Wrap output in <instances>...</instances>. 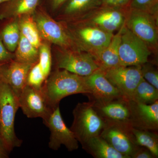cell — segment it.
Instances as JSON below:
<instances>
[{
	"mask_svg": "<svg viewBox=\"0 0 158 158\" xmlns=\"http://www.w3.org/2000/svg\"><path fill=\"white\" fill-rule=\"evenodd\" d=\"M46 78L38 62L33 65L29 71L27 85L37 89L42 88Z\"/></svg>",
	"mask_w": 158,
	"mask_h": 158,
	"instance_id": "obj_28",
	"label": "cell"
},
{
	"mask_svg": "<svg viewBox=\"0 0 158 158\" xmlns=\"http://www.w3.org/2000/svg\"><path fill=\"white\" fill-rule=\"evenodd\" d=\"M101 0H67L56 13L59 21H73L101 6Z\"/></svg>",
	"mask_w": 158,
	"mask_h": 158,
	"instance_id": "obj_18",
	"label": "cell"
},
{
	"mask_svg": "<svg viewBox=\"0 0 158 158\" xmlns=\"http://www.w3.org/2000/svg\"><path fill=\"white\" fill-rule=\"evenodd\" d=\"M101 6L120 8V9H128L130 8L132 0H101Z\"/></svg>",
	"mask_w": 158,
	"mask_h": 158,
	"instance_id": "obj_32",
	"label": "cell"
},
{
	"mask_svg": "<svg viewBox=\"0 0 158 158\" xmlns=\"http://www.w3.org/2000/svg\"><path fill=\"white\" fill-rule=\"evenodd\" d=\"M131 158H155L149 150L146 148L139 146Z\"/></svg>",
	"mask_w": 158,
	"mask_h": 158,
	"instance_id": "obj_34",
	"label": "cell"
},
{
	"mask_svg": "<svg viewBox=\"0 0 158 158\" xmlns=\"http://www.w3.org/2000/svg\"><path fill=\"white\" fill-rule=\"evenodd\" d=\"M18 101L19 108L29 118H41L45 120L54 109L49 104L42 88L37 89L27 85L19 96Z\"/></svg>",
	"mask_w": 158,
	"mask_h": 158,
	"instance_id": "obj_12",
	"label": "cell"
},
{
	"mask_svg": "<svg viewBox=\"0 0 158 158\" xmlns=\"http://www.w3.org/2000/svg\"><path fill=\"white\" fill-rule=\"evenodd\" d=\"M19 108L18 97L8 84L0 81V138L10 152L23 143L15 131V115Z\"/></svg>",
	"mask_w": 158,
	"mask_h": 158,
	"instance_id": "obj_3",
	"label": "cell"
},
{
	"mask_svg": "<svg viewBox=\"0 0 158 158\" xmlns=\"http://www.w3.org/2000/svg\"><path fill=\"white\" fill-rule=\"evenodd\" d=\"M67 0H40V6L46 10L48 9L56 14L61 9Z\"/></svg>",
	"mask_w": 158,
	"mask_h": 158,
	"instance_id": "obj_31",
	"label": "cell"
},
{
	"mask_svg": "<svg viewBox=\"0 0 158 158\" xmlns=\"http://www.w3.org/2000/svg\"><path fill=\"white\" fill-rule=\"evenodd\" d=\"M82 148L95 158H127L118 152L100 135L90 138L81 144Z\"/></svg>",
	"mask_w": 158,
	"mask_h": 158,
	"instance_id": "obj_21",
	"label": "cell"
},
{
	"mask_svg": "<svg viewBox=\"0 0 158 158\" xmlns=\"http://www.w3.org/2000/svg\"><path fill=\"white\" fill-rule=\"evenodd\" d=\"M90 102L106 125L118 124L131 127L129 100L121 97L105 102Z\"/></svg>",
	"mask_w": 158,
	"mask_h": 158,
	"instance_id": "obj_14",
	"label": "cell"
},
{
	"mask_svg": "<svg viewBox=\"0 0 158 158\" xmlns=\"http://www.w3.org/2000/svg\"><path fill=\"white\" fill-rule=\"evenodd\" d=\"M3 63H0V67H1V65H2V64H3Z\"/></svg>",
	"mask_w": 158,
	"mask_h": 158,
	"instance_id": "obj_37",
	"label": "cell"
},
{
	"mask_svg": "<svg viewBox=\"0 0 158 158\" xmlns=\"http://www.w3.org/2000/svg\"><path fill=\"white\" fill-rule=\"evenodd\" d=\"M17 19L21 34L34 46L39 49L43 40L33 18V15H23L18 18Z\"/></svg>",
	"mask_w": 158,
	"mask_h": 158,
	"instance_id": "obj_24",
	"label": "cell"
},
{
	"mask_svg": "<svg viewBox=\"0 0 158 158\" xmlns=\"http://www.w3.org/2000/svg\"><path fill=\"white\" fill-rule=\"evenodd\" d=\"M10 152L0 138V158H9Z\"/></svg>",
	"mask_w": 158,
	"mask_h": 158,
	"instance_id": "obj_35",
	"label": "cell"
},
{
	"mask_svg": "<svg viewBox=\"0 0 158 158\" xmlns=\"http://www.w3.org/2000/svg\"><path fill=\"white\" fill-rule=\"evenodd\" d=\"M4 20L6 23L0 25V37L7 49L13 53L17 48L20 37L17 18Z\"/></svg>",
	"mask_w": 158,
	"mask_h": 158,
	"instance_id": "obj_22",
	"label": "cell"
},
{
	"mask_svg": "<svg viewBox=\"0 0 158 158\" xmlns=\"http://www.w3.org/2000/svg\"><path fill=\"white\" fill-rule=\"evenodd\" d=\"M121 29L113 34L109 44L92 56L100 69H109L121 66L118 56Z\"/></svg>",
	"mask_w": 158,
	"mask_h": 158,
	"instance_id": "obj_20",
	"label": "cell"
},
{
	"mask_svg": "<svg viewBox=\"0 0 158 158\" xmlns=\"http://www.w3.org/2000/svg\"><path fill=\"white\" fill-rule=\"evenodd\" d=\"M39 63L46 80L52 71V56L50 43L43 41L39 48Z\"/></svg>",
	"mask_w": 158,
	"mask_h": 158,
	"instance_id": "obj_27",
	"label": "cell"
},
{
	"mask_svg": "<svg viewBox=\"0 0 158 158\" xmlns=\"http://www.w3.org/2000/svg\"><path fill=\"white\" fill-rule=\"evenodd\" d=\"M101 70L123 97L129 100H131L136 88L143 78L141 65L120 66Z\"/></svg>",
	"mask_w": 158,
	"mask_h": 158,
	"instance_id": "obj_11",
	"label": "cell"
},
{
	"mask_svg": "<svg viewBox=\"0 0 158 158\" xmlns=\"http://www.w3.org/2000/svg\"><path fill=\"white\" fill-rule=\"evenodd\" d=\"M130 8L144 10L158 15V0H132Z\"/></svg>",
	"mask_w": 158,
	"mask_h": 158,
	"instance_id": "obj_30",
	"label": "cell"
},
{
	"mask_svg": "<svg viewBox=\"0 0 158 158\" xmlns=\"http://www.w3.org/2000/svg\"><path fill=\"white\" fill-rule=\"evenodd\" d=\"M33 17L43 40L61 48L77 50L63 23L53 18L42 6L39 5Z\"/></svg>",
	"mask_w": 158,
	"mask_h": 158,
	"instance_id": "obj_6",
	"label": "cell"
},
{
	"mask_svg": "<svg viewBox=\"0 0 158 158\" xmlns=\"http://www.w3.org/2000/svg\"><path fill=\"white\" fill-rule=\"evenodd\" d=\"M41 88L53 109L59 106L60 102L66 97L90 93L84 77L59 69L51 71Z\"/></svg>",
	"mask_w": 158,
	"mask_h": 158,
	"instance_id": "obj_1",
	"label": "cell"
},
{
	"mask_svg": "<svg viewBox=\"0 0 158 158\" xmlns=\"http://www.w3.org/2000/svg\"><path fill=\"white\" fill-rule=\"evenodd\" d=\"M33 65L12 59L0 67V81L8 84L18 98L25 86Z\"/></svg>",
	"mask_w": 158,
	"mask_h": 158,
	"instance_id": "obj_16",
	"label": "cell"
},
{
	"mask_svg": "<svg viewBox=\"0 0 158 158\" xmlns=\"http://www.w3.org/2000/svg\"><path fill=\"white\" fill-rule=\"evenodd\" d=\"M84 78L90 90V93L87 94L90 101L105 102L123 97L100 69Z\"/></svg>",
	"mask_w": 158,
	"mask_h": 158,
	"instance_id": "obj_15",
	"label": "cell"
},
{
	"mask_svg": "<svg viewBox=\"0 0 158 158\" xmlns=\"http://www.w3.org/2000/svg\"><path fill=\"white\" fill-rule=\"evenodd\" d=\"M56 47V69H65L82 77L88 76L100 69L89 53Z\"/></svg>",
	"mask_w": 158,
	"mask_h": 158,
	"instance_id": "obj_7",
	"label": "cell"
},
{
	"mask_svg": "<svg viewBox=\"0 0 158 158\" xmlns=\"http://www.w3.org/2000/svg\"><path fill=\"white\" fill-rule=\"evenodd\" d=\"M142 77L158 89V71L153 63L148 62L141 65Z\"/></svg>",
	"mask_w": 158,
	"mask_h": 158,
	"instance_id": "obj_29",
	"label": "cell"
},
{
	"mask_svg": "<svg viewBox=\"0 0 158 158\" xmlns=\"http://www.w3.org/2000/svg\"><path fill=\"white\" fill-rule=\"evenodd\" d=\"M129 8L120 9L101 6L76 20L82 21L114 34L125 24Z\"/></svg>",
	"mask_w": 158,
	"mask_h": 158,
	"instance_id": "obj_9",
	"label": "cell"
},
{
	"mask_svg": "<svg viewBox=\"0 0 158 158\" xmlns=\"http://www.w3.org/2000/svg\"><path fill=\"white\" fill-rule=\"evenodd\" d=\"M14 53L7 49L0 37V63H6L14 59Z\"/></svg>",
	"mask_w": 158,
	"mask_h": 158,
	"instance_id": "obj_33",
	"label": "cell"
},
{
	"mask_svg": "<svg viewBox=\"0 0 158 158\" xmlns=\"http://www.w3.org/2000/svg\"><path fill=\"white\" fill-rule=\"evenodd\" d=\"M125 25L148 46L152 53L157 54L158 15L129 8Z\"/></svg>",
	"mask_w": 158,
	"mask_h": 158,
	"instance_id": "obj_5",
	"label": "cell"
},
{
	"mask_svg": "<svg viewBox=\"0 0 158 158\" xmlns=\"http://www.w3.org/2000/svg\"><path fill=\"white\" fill-rule=\"evenodd\" d=\"M43 123L50 131L48 146L51 149L58 150L62 145L69 152L78 148V141L72 131L66 126L59 106L54 109L48 118L43 120Z\"/></svg>",
	"mask_w": 158,
	"mask_h": 158,
	"instance_id": "obj_10",
	"label": "cell"
},
{
	"mask_svg": "<svg viewBox=\"0 0 158 158\" xmlns=\"http://www.w3.org/2000/svg\"><path fill=\"white\" fill-rule=\"evenodd\" d=\"M132 127L125 125L107 124L100 136L118 152L131 158L139 146L136 143Z\"/></svg>",
	"mask_w": 158,
	"mask_h": 158,
	"instance_id": "obj_13",
	"label": "cell"
},
{
	"mask_svg": "<svg viewBox=\"0 0 158 158\" xmlns=\"http://www.w3.org/2000/svg\"><path fill=\"white\" fill-rule=\"evenodd\" d=\"M130 105L132 127L157 132L158 101L152 104H143L130 100Z\"/></svg>",
	"mask_w": 158,
	"mask_h": 158,
	"instance_id": "obj_17",
	"label": "cell"
},
{
	"mask_svg": "<svg viewBox=\"0 0 158 158\" xmlns=\"http://www.w3.org/2000/svg\"><path fill=\"white\" fill-rule=\"evenodd\" d=\"M158 100V89L142 78L130 101L143 104H152Z\"/></svg>",
	"mask_w": 158,
	"mask_h": 158,
	"instance_id": "obj_25",
	"label": "cell"
},
{
	"mask_svg": "<svg viewBox=\"0 0 158 158\" xmlns=\"http://www.w3.org/2000/svg\"><path fill=\"white\" fill-rule=\"evenodd\" d=\"M7 1H8V0H0V4H2V3L6 2Z\"/></svg>",
	"mask_w": 158,
	"mask_h": 158,
	"instance_id": "obj_36",
	"label": "cell"
},
{
	"mask_svg": "<svg viewBox=\"0 0 158 158\" xmlns=\"http://www.w3.org/2000/svg\"><path fill=\"white\" fill-rule=\"evenodd\" d=\"M131 131L137 144L146 148L155 158L158 157V135L157 131L132 127Z\"/></svg>",
	"mask_w": 158,
	"mask_h": 158,
	"instance_id": "obj_26",
	"label": "cell"
},
{
	"mask_svg": "<svg viewBox=\"0 0 158 158\" xmlns=\"http://www.w3.org/2000/svg\"><path fill=\"white\" fill-rule=\"evenodd\" d=\"M152 53L148 46L126 27L123 26L118 47L121 66L141 65L148 62Z\"/></svg>",
	"mask_w": 158,
	"mask_h": 158,
	"instance_id": "obj_8",
	"label": "cell"
},
{
	"mask_svg": "<svg viewBox=\"0 0 158 158\" xmlns=\"http://www.w3.org/2000/svg\"><path fill=\"white\" fill-rule=\"evenodd\" d=\"M40 0H8L0 4V20L15 19L34 14Z\"/></svg>",
	"mask_w": 158,
	"mask_h": 158,
	"instance_id": "obj_19",
	"label": "cell"
},
{
	"mask_svg": "<svg viewBox=\"0 0 158 158\" xmlns=\"http://www.w3.org/2000/svg\"><path fill=\"white\" fill-rule=\"evenodd\" d=\"M14 52V60L18 62L33 65L39 61V49L21 33L19 42Z\"/></svg>",
	"mask_w": 158,
	"mask_h": 158,
	"instance_id": "obj_23",
	"label": "cell"
},
{
	"mask_svg": "<svg viewBox=\"0 0 158 158\" xmlns=\"http://www.w3.org/2000/svg\"><path fill=\"white\" fill-rule=\"evenodd\" d=\"M60 22L65 27L77 49L92 56L106 47L113 35L82 21Z\"/></svg>",
	"mask_w": 158,
	"mask_h": 158,
	"instance_id": "obj_2",
	"label": "cell"
},
{
	"mask_svg": "<svg viewBox=\"0 0 158 158\" xmlns=\"http://www.w3.org/2000/svg\"><path fill=\"white\" fill-rule=\"evenodd\" d=\"M73 114V122L70 129L81 144L90 138L100 135L106 126L91 102L78 103Z\"/></svg>",
	"mask_w": 158,
	"mask_h": 158,
	"instance_id": "obj_4",
	"label": "cell"
}]
</instances>
